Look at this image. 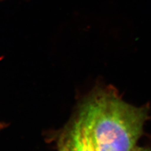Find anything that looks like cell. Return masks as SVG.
I'll list each match as a JSON object with an SVG mask.
<instances>
[{"label": "cell", "mask_w": 151, "mask_h": 151, "mask_svg": "<svg viewBox=\"0 0 151 151\" xmlns=\"http://www.w3.org/2000/svg\"><path fill=\"white\" fill-rule=\"evenodd\" d=\"M79 117L96 151H131L141 135L147 111L99 93L84 104Z\"/></svg>", "instance_id": "obj_1"}, {"label": "cell", "mask_w": 151, "mask_h": 151, "mask_svg": "<svg viewBox=\"0 0 151 151\" xmlns=\"http://www.w3.org/2000/svg\"><path fill=\"white\" fill-rule=\"evenodd\" d=\"M59 151H96L88 130L79 116L64 136Z\"/></svg>", "instance_id": "obj_2"}, {"label": "cell", "mask_w": 151, "mask_h": 151, "mask_svg": "<svg viewBox=\"0 0 151 151\" xmlns=\"http://www.w3.org/2000/svg\"><path fill=\"white\" fill-rule=\"evenodd\" d=\"M131 151H151L149 149L143 148V147H134Z\"/></svg>", "instance_id": "obj_3"}]
</instances>
